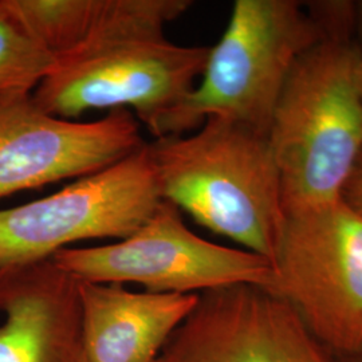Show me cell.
<instances>
[{
    "label": "cell",
    "mask_w": 362,
    "mask_h": 362,
    "mask_svg": "<svg viewBox=\"0 0 362 362\" xmlns=\"http://www.w3.org/2000/svg\"><path fill=\"white\" fill-rule=\"evenodd\" d=\"M148 144L64 189L0 211V270L50 259L90 239L122 240L161 203Z\"/></svg>",
    "instance_id": "7"
},
{
    "label": "cell",
    "mask_w": 362,
    "mask_h": 362,
    "mask_svg": "<svg viewBox=\"0 0 362 362\" xmlns=\"http://www.w3.org/2000/svg\"><path fill=\"white\" fill-rule=\"evenodd\" d=\"M189 0H140L125 19L57 58L31 100L43 112L76 118L93 109H125L156 137L169 113L194 90L207 46L175 45L164 27Z\"/></svg>",
    "instance_id": "1"
},
{
    "label": "cell",
    "mask_w": 362,
    "mask_h": 362,
    "mask_svg": "<svg viewBox=\"0 0 362 362\" xmlns=\"http://www.w3.org/2000/svg\"><path fill=\"white\" fill-rule=\"evenodd\" d=\"M8 4L30 33L59 58L124 19L133 0H8Z\"/></svg>",
    "instance_id": "12"
},
{
    "label": "cell",
    "mask_w": 362,
    "mask_h": 362,
    "mask_svg": "<svg viewBox=\"0 0 362 362\" xmlns=\"http://www.w3.org/2000/svg\"><path fill=\"white\" fill-rule=\"evenodd\" d=\"M360 58L354 40L324 38L287 77L269 132L285 214L341 199L362 151Z\"/></svg>",
    "instance_id": "3"
},
{
    "label": "cell",
    "mask_w": 362,
    "mask_h": 362,
    "mask_svg": "<svg viewBox=\"0 0 362 362\" xmlns=\"http://www.w3.org/2000/svg\"><path fill=\"white\" fill-rule=\"evenodd\" d=\"M341 200L362 218V151L342 188Z\"/></svg>",
    "instance_id": "14"
},
{
    "label": "cell",
    "mask_w": 362,
    "mask_h": 362,
    "mask_svg": "<svg viewBox=\"0 0 362 362\" xmlns=\"http://www.w3.org/2000/svg\"><path fill=\"white\" fill-rule=\"evenodd\" d=\"M163 200L263 258H275L285 219L269 136L208 117L191 136L148 144Z\"/></svg>",
    "instance_id": "2"
},
{
    "label": "cell",
    "mask_w": 362,
    "mask_h": 362,
    "mask_svg": "<svg viewBox=\"0 0 362 362\" xmlns=\"http://www.w3.org/2000/svg\"><path fill=\"white\" fill-rule=\"evenodd\" d=\"M52 259L81 282L139 284L152 293L200 294L238 284L272 293L275 287L270 260L200 238L168 200H161L155 214L128 238L103 246L69 247Z\"/></svg>",
    "instance_id": "6"
},
{
    "label": "cell",
    "mask_w": 362,
    "mask_h": 362,
    "mask_svg": "<svg viewBox=\"0 0 362 362\" xmlns=\"http://www.w3.org/2000/svg\"><path fill=\"white\" fill-rule=\"evenodd\" d=\"M55 64V55L30 33L8 0H0V106L31 98Z\"/></svg>",
    "instance_id": "13"
},
{
    "label": "cell",
    "mask_w": 362,
    "mask_h": 362,
    "mask_svg": "<svg viewBox=\"0 0 362 362\" xmlns=\"http://www.w3.org/2000/svg\"><path fill=\"white\" fill-rule=\"evenodd\" d=\"M272 294L337 358L362 351V218L341 199L286 212Z\"/></svg>",
    "instance_id": "5"
},
{
    "label": "cell",
    "mask_w": 362,
    "mask_h": 362,
    "mask_svg": "<svg viewBox=\"0 0 362 362\" xmlns=\"http://www.w3.org/2000/svg\"><path fill=\"white\" fill-rule=\"evenodd\" d=\"M0 362H90L79 281L52 258L0 270Z\"/></svg>",
    "instance_id": "10"
},
{
    "label": "cell",
    "mask_w": 362,
    "mask_h": 362,
    "mask_svg": "<svg viewBox=\"0 0 362 362\" xmlns=\"http://www.w3.org/2000/svg\"><path fill=\"white\" fill-rule=\"evenodd\" d=\"M144 141L129 110L76 122L52 116L31 98L0 106V199L107 168Z\"/></svg>",
    "instance_id": "9"
},
{
    "label": "cell",
    "mask_w": 362,
    "mask_h": 362,
    "mask_svg": "<svg viewBox=\"0 0 362 362\" xmlns=\"http://www.w3.org/2000/svg\"><path fill=\"white\" fill-rule=\"evenodd\" d=\"M324 39L297 0H236L202 81L169 113L156 139L182 136L223 117L269 136L272 116L298 58Z\"/></svg>",
    "instance_id": "4"
},
{
    "label": "cell",
    "mask_w": 362,
    "mask_h": 362,
    "mask_svg": "<svg viewBox=\"0 0 362 362\" xmlns=\"http://www.w3.org/2000/svg\"><path fill=\"white\" fill-rule=\"evenodd\" d=\"M79 294L90 362H156L199 298L81 281Z\"/></svg>",
    "instance_id": "11"
},
{
    "label": "cell",
    "mask_w": 362,
    "mask_h": 362,
    "mask_svg": "<svg viewBox=\"0 0 362 362\" xmlns=\"http://www.w3.org/2000/svg\"><path fill=\"white\" fill-rule=\"evenodd\" d=\"M156 362H336L284 298L238 284L203 291Z\"/></svg>",
    "instance_id": "8"
},
{
    "label": "cell",
    "mask_w": 362,
    "mask_h": 362,
    "mask_svg": "<svg viewBox=\"0 0 362 362\" xmlns=\"http://www.w3.org/2000/svg\"><path fill=\"white\" fill-rule=\"evenodd\" d=\"M338 362H362V351L361 353H357L354 356H349V357H342V358H338Z\"/></svg>",
    "instance_id": "17"
},
{
    "label": "cell",
    "mask_w": 362,
    "mask_h": 362,
    "mask_svg": "<svg viewBox=\"0 0 362 362\" xmlns=\"http://www.w3.org/2000/svg\"><path fill=\"white\" fill-rule=\"evenodd\" d=\"M354 45L362 58V0L356 1V19H354Z\"/></svg>",
    "instance_id": "15"
},
{
    "label": "cell",
    "mask_w": 362,
    "mask_h": 362,
    "mask_svg": "<svg viewBox=\"0 0 362 362\" xmlns=\"http://www.w3.org/2000/svg\"><path fill=\"white\" fill-rule=\"evenodd\" d=\"M356 83H357V89H358L362 101V58H360L357 67H356Z\"/></svg>",
    "instance_id": "16"
}]
</instances>
